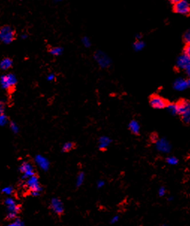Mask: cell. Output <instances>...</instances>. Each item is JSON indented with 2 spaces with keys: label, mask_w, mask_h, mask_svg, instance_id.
<instances>
[{
  "label": "cell",
  "mask_w": 190,
  "mask_h": 226,
  "mask_svg": "<svg viewBox=\"0 0 190 226\" xmlns=\"http://www.w3.org/2000/svg\"><path fill=\"white\" fill-rule=\"evenodd\" d=\"M174 11L181 15H188L190 13V4L187 0H181L174 4Z\"/></svg>",
  "instance_id": "7"
},
{
  "label": "cell",
  "mask_w": 190,
  "mask_h": 226,
  "mask_svg": "<svg viewBox=\"0 0 190 226\" xmlns=\"http://www.w3.org/2000/svg\"><path fill=\"white\" fill-rule=\"evenodd\" d=\"M178 104L182 121L186 124H190V101L188 100H181L178 101Z\"/></svg>",
  "instance_id": "3"
},
{
  "label": "cell",
  "mask_w": 190,
  "mask_h": 226,
  "mask_svg": "<svg viewBox=\"0 0 190 226\" xmlns=\"http://www.w3.org/2000/svg\"><path fill=\"white\" fill-rule=\"evenodd\" d=\"M5 104L2 101L0 100V115L2 114H5Z\"/></svg>",
  "instance_id": "32"
},
{
  "label": "cell",
  "mask_w": 190,
  "mask_h": 226,
  "mask_svg": "<svg viewBox=\"0 0 190 226\" xmlns=\"http://www.w3.org/2000/svg\"><path fill=\"white\" fill-rule=\"evenodd\" d=\"M27 187L31 191V194L33 196H38L40 195V192L42 191V187L39 184L38 178L36 175H33L27 179L26 180Z\"/></svg>",
  "instance_id": "4"
},
{
  "label": "cell",
  "mask_w": 190,
  "mask_h": 226,
  "mask_svg": "<svg viewBox=\"0 0 190 226\" xmlns=\"http://www.w3.org/2000/svg\"><path fill=\"white\" fill-rule=\"evenodd\" d=\"M165 194H166V189H165V186H160L158 189V196L159 197H163V196H165Z\"/></svg>",
  "instance_id": "27"
},
{
  "label": "cell",
  "mask_w": 190,
  "mask_h": 226,
  "mask_svg": "<svg viewBox=\"0 0 190 226\" xmlns=\"http://www.w3.org/2000/svg\"><path fill=\"white\" fill-rule=\"evenodd\" d=\"M150 105L154 109H163L166 108L168 105V101L161 96L158 94H153L149 100Z\"/></svg>",
  "instance_id": "6"
},
{
  "label": "cell",
  "mask_w": 190,
  "mask_h": 226,
  "mask_svg": "<svg viewBox=\"0 0 190 226\" xmlns=\"http://www.w3.org/2000/svg\"><path fill=\"white\" fill-rule=\"evenodd\" d=\"M158 139H159V136L156 134V133H153V134L151 135V136H150V139H151V141L154 142V143Z\"/></svg>",
  "instance_id": "35"
},
{
  "label": "cell",
  "mask_w": 190,
  "mask_h": 226,
  "mask_svg": "<svg viewBox=\"0 0 190 226\" xmlns=\"http://www.w3.org/2000/svg\"><path fill=\"white\" fill-rule=\"evenodd\" d=\"M172 87L174 90L177 91H183L189 88L188 79L183 78V77H178L175 79L173 82Z\"/></svg>",
  "instance_id": "9"
},
{
  "label": "cell",
  "mask_w": 190,
  "mask_h": 226,
  "mask_svg": "<svg viewBox=\"0 0 190 226\" xmlns=\"http://www.w3.org/2000/svg\"><path fill=\"white\" fill-rule=\"evenodd\" d=\"M8 117L5 114L0 115V126H4L8 123Z\"/></svg>",
  "instance_id": "26"
},
{
  "label": "cell",
  "mask_w": 190,
  "mask_h": 226,
  "mask_svg": "<svg viewBox=\"0 0 190 226\" xmlns=\"http://www.w3.org/2000/svg\"><path fill=\"white\" fill-rule=\"evenodd\" d=\"M19 171L23 173V178L28 179L30 177L35 175V172L31 163L24 162L19 166Z\"/></svg>",
  "instance_id": "10"
},
{
  "label": "cell",
  "mask_w": 190,
  "mask_h": 226,
  "mask_svg": "<svg viewBox=\"0 0 190 226\" xmlns=\"http://www.w3.org/2000/svg\"><path fill=\"white\" fill-rule=\"evenodd\" d=\"M165 162L169 165H176L179 163V159L175 156H168L165 158Z\"/></svg>",
  "instance_id": "20"
},
{
  "label": "cell",
  "mask_w": 190,
  "mask_h": 226,
  "mask_svg": "<svg viewBox=\"0 0 190 226\" xmlns=\"http://www.w3.org/2000/svg\"><path fill=\"white\" fill-rule=\"evenodd\" d=\"M183 39H184V41L186 44H190V29H189L188 31H186L185 32L184 35H183Z\"/></svg>",
  "instance_id": "30"
},
{
  "label": "cell",
  "mask_w": 190,
  "mask_h": 226,
  "mask_svg": "<svg viewBox=\"0 0 190 226\" xmlns=\"http://www.w3.org/2000/svg\"><path fill=\"white\" fill-rule=\"evenodd\" d=\"M160 226H169V225L168 224H166V223H164V224H162Z\"/></svg>",
  "instance_id": "42"
},
{
  "label": "cell",
  "mask_w": 190,
  "mask_h": 226,
  "mask_svg": "<svg viewBox=\"0 0 190 226\" xmlns=\"http://www.w3.org/2000/svg\"><path fill=\"white\" fill-rule=\"evenodd\" d=\"M10 127H11V129L12 131H13L14 133H18V131H19V127H18V126L17 125L16 123L13 122V121L10 122Z\"/></svg>",
  "instance_id": "29"
},
{
  "label": "cell",
  "mask_w": 190,
  "mask_h": 226,
  "mask_svg": "<svg viewBox=\"0 0 190 226\" xmlns=\"http://www.w3.org/2000/svg\"><path fill=\"white\" fill-rule=\"evenodd\" d=\"M17 83V79L13 73H7L2 76L0 78L1 86L8 91H12L14 90Z\"/></svg>",
  "instance_id": "1"
},
{
  "label": "cell",
  "mask_w": 190,
  "mask_h": 226,
  "mask_svg": "<svg viewBox=\"0 0 190 226\" xmlns=\"http://www.w3.org/2000/svg\"><path fill=\"white\" fill-rule=\"evenodd\" d=\"M56 2H62V1H63V0H56Z\"/></svg>",
  "instance_id": "44"
},
{
  "label": "cell",
  "mask_w": 190,
  "mask_h": 226,
  "mask_svg": "<svg viewBox=\"0 0 190 226\" xmlns=\"http://www.w3.org/2000/svg\"><path fill=\"white\" fill-rule=\"evenodd\" d=\"M82 42L85 47H89L91 46V40L88 37L85 36L82 38Z\"/></svg>",
  "instance_id": "28"
},
{
  "label": "cell",
  "mask_w": 190,
  "mask_h": 226,
  "mask_svg": "<svg viewBox=\"0 0 190 226\" xmlns=\"http://www.w3.org/2000/svg\"><path fill=\"white\" fill-rule=\"evenodd\" d=\"M47 80L48 81H53L55 80V79H56V75L54 74L53 73H50V74L47 76Z\"/></svg>",
  "instance_id": "34"
},
{
  "label": "cell",
  "mask_w": 190,
  "mask_h": 226,
  "mask_svg": "<svg viewBox=\"0 0 190 226\" xmlns=\"http://www.w3.org/2000/svg\"><path fill=\"white\" fill-rule=\"evenodd\" d=\"M5 204L7 206L8 212H14L18 213L19 211V207L16 204L15 200L12 198H7L5 200Z\"/></svg>",
  "instance_id": "14"
},
{
  "label": "cell",
  "mask_w": 190,
  "mask_h": 226,
  "mask_svg": "<svg viewBox=\"0 0 190 226\" xmlns=\"http://www.w3.org/2000/svg\"><path fill=\"white\" fill-rule=\"evenodd\" d=\"M13 65V61L10 58H4L2 61H0V69L6 71L12 67Z\"/></svg>",
  "instance_id": "18"
},
{
  "label": "cell",
  "mask_w": 190,
  "mask_h": 226,
  "mask_svg": "<svg viewBox=\"0 0 190 226\" xmlns=\"http://www.w3.org/2000/svg\"><path fill=\"white\" fill-rule=\"evenodd\" d=\"M94 59L97 61L98 65L103 68H106L111 65L110 58L102 51H97L94 53Z\"/></svg>",
  "instance_id": "8"
},
{
  "label": "cell",
  "mask_w": 190,
  "mask_h": 226,
  "mask_svg": "<svg viewBox=\"0 0 190 226\" xmlns=\"http://www.w3.org/2000/svg\"><path fill=\"white\" fill-rule=\"evenodd\" d=\"M8 226H24L23 222H22L19 219H15L13 222H11L10 224L8 225Z\"/></svg>",
  "instance_id": "25"
},
{
  "label": "cell",
  "mask_w": 190,
  "mask_h": 226,
  "mask_svg": "<svg viewBox=\"0 0 190 226\" xmlns=\"http://www.w3.org/2000/svg\"><path fill=\"white\" fill-rule=\"evenodd\" d=\"M13 188L11 186H5V187L2 190V193L5 194L7 196H9V195L12 194L13 193Z\"/></svg>",
  "instance_id": "24"
},
{
  "label": "cell",
  "mask_w": 190,
  "mask_h": 226,
  "mask_svg": "<svg viewBox=\"0 0 190 226\" xmlns=\"http://www.w3.org/2000/svg\"><path fill=\"white\" fill-rule=\"evenodd\" d=\"M21 38L23 39H26L27 38V35L26 34H23V35H21Z\"/></svg>",
  "instance_id": "40"
},
{
  "label": "cell",
  "mask_w": 190,
  "mask_h": 226,
  "mask_svg": "<svg viewBox=\"0 0 190 226\" xmlns=\"http://www.w3.org/2000/svg\"><path fill=\"white\" fill-rule=\"evenodd\" d=\"M128 128L133 134L138 135L140 133L141 126L139 122L137 120L133 119V120L130 121L128 124Z\"/></svg>",
  "instance_id": "15"
},
{
  "label": "cell",
  "mask_w": 190,
  "mask_h": 226,
  "mask_svg": "<svg viewBox=\"0 0 190 226\" xmlns=\"http://www.w3.org/2000/svg\"><path fill=\"white\" fill-rule=\"evenodd\" d=\"M145 47V43L142 40H136L133 44V49L136 52H140Z\"/></svg>",
  "instance_id": "19"
},
{
  "label": "cell",
  "mask_w": 190,
  "mask_h": 226,
  "mask_svg": "<svg viewBox=\"0 0 190 226\" xmlns=\"http://www.w3.org/2000/svg\"><path fill=\"white\" fill-rule=\"evenodd\" d=\"M85 179V174L84 172H81L78 174V176L77 178V186H80L82 184H83V181H84Z\"/></svg>",
  "instance_id": "23"
},
{
  "label": "cell",
  "mask_w": 190,
  "mask_h": 226,
  "mask_svg": "<svg viewBox=\"0 0 190 226\" xmlns=\"http://www.w3.org/2000/svg\"><path fill=\"white\" fill-rule=\"evenodd\" d=\"M170 2H171V3H173V4H175V3H176V2H179V1H181V0H169Z\"/></svg>",
  "instance_id": "39"
},
{
  "label": "cell",
  "mask_w": 190,
  "mask_h": 226,
  "mask_svg": "<svg viewBox=\"0 0 190 226\" xmlns=\"http://www.w3.org/2000/svg\"><path fill=\"white\" fill-rule=\"evenodd\" d=\"M155 148L157 151L162 153H169L171 151L172 146H171V142L165 137H161L158 139L155 142Z\"/></svg>",
  "instance_id": "5"
},
{
  "label": "cell",
  "mask_w": 190,
  "mask_h": 226,
  "mask_svg": "<svg viewBox=\"0 0 190 226\" xmlns=\"http://www.w3.org/2000/svg\"><path fill=\"white\" fill-rule=\"evenodd\" d=\"M51 208L52 211L57 214H62L64 212V205L62 201L58 198H53L51 200V204H50Z\"/></svg>",
  "instance_id": "12"
},
{
  "label": "cell",
  "mask_w": 190,
  "mask_h": 226,
  "mask_svg": "<svg viewBox=\"0 0 190 226\" xmlns=\"http://www.w3.org/2000/svg\"><path fill=\"white\" fill-rule=\"evenodd\" d=\"M36 164L44 171H47L50 168V162L46 157L41 155H37L35 158Z\"/></svg>",
  "instance_id": "13"
},
{
  "label": "cell",
  "mask_w": 190,
  "mask_h": 226,
  "mask_svg": "<svg viewBox=\"0 0 190 226\" xmlns=\"http://www.w3.org/2000/svg\"><path fill=\"white\" fill-rule=\"evenodd\" d=\"M190 65V58L186 56L184 53L181 54L177 57L176 60V67L179 70H186V68Z\"/></svg>",
  "instance_id": "11"
},
{
  "label": "cell",
  "mask_w": 190,
  "mask_h": 226,
  "mask_svg": "<svg viewBox=\"0 0 190 226\" xmlns=\"http://www.w3.org/2000/svg\"><path fill=\"white\" fill-rule=\"evenodd\" d=\"M97 185L98 188H101L105 185V182H104L103 180H99L97 183Z\"/></svg>",
  "instance_id": "36"
},
{
  "label": "cell",
  "mask_w": 190,
  "mask_h": 226,
  "mask_svg": "<svg viewBox=\"0 0 190 226\" xmlns=\"http://www.w3.org/2000/svg\"><path fill=\"white\" fill-rule=\"evenodd\" d=\"M49 52H50V53L51 54V55H52V56H58L62 54V52H63V49H62V47H59V46L52 47L49 50Z\"/></svg>",
  "instance_id": "21"
},
{
  "label": "cell",
  "mask_w": 190,
  "mask_h": 226,
  "mask_svg": "<svg viewBox=\"0 0 190 226\" xmlns=\"http://www.w3.org/2000/svg\"><path fill=\"white\" fill-rule=\"evenodd\" d=\"M165 109L170 114L173 115H180V106L178 102L177 103H169Z\"/></svg>",
  "instance_id": "16"
},
{
  "label": "cell",
  "mask_w": 190,
  "mask_h": 226,
  "mask_svg": "<svg viewBox=\"0 0 190 226\" xmlns=\"http://www.w3.org/2000/svg\"><path fill=\"white\" fill-rule=\"evenodd\" d=\"M185 72H186V76L189 77V79L190 78V65L186 67V70H185Z\"/></svg>",
  "instance_id": "37"
},
{
  "label": "cell",
  "mask_w": 190,
  "mask_h": 226,
  "mask_svg": "<svg viewBox=\"0 0 190 226\" xmlns=\"http://www.w3.org/2000/svg\"><path fill=\"white\" fill-rule=\"evenodd\" d=\"M188 84H189V88H190V78L188 79Z\"/></svg>",
  "instance_id": "43"
},
{
  "label": "cell",
  "mask_w": 190,
  "mask_h": 226,
  "mask_svg": "<svg viewBox=\"0 0 190 226\" xmlns=\"http://www.w3.org/2000/svg\"><path fill=\"white\" fill-rule=\"evenodd\" d=\"M173 199H174V198H173L172 196H170V197H169V198H168V201H172Z\"/></svg>",
  "instance_id": "41"
},
{
  "label": "cell",
  "mask_w": 190,
  "mask_h": 226,
  "mask_svg": "<svg viewBox=\"0 0 190 226\" xmlns=\"http://www.w3.org/2000/svg\"><path fill=\"white\" fill-rule=\"evenodd\" d=\"M118 220H119V216L115 215V216L112 217V218L111 219L110 223H111V224H115V223H116L117 222H118Z\"/></svg>",
  "instance_id": "33"
},
{
  "label": "cell",
  "mask_w": 190,
  "mask_h": 226,
  "mask_svg": "<svg viewBox=\"0 0 190 226\" xmlns=\"http://www.w3.org/2000/svg\"><path fill=\"white\" fill-rule=\"evenodd\" d=\"M183 53L190 58V44H186L183 49Z\"/></svg>",
  "instance_id": "31"
},
{
  "label": "cell",
  "mask_w": 190,
  "mask_h": 226,
  "mask_svg": "<svg viewBox=\"0 0 190 226\" xmlns=\"http://www.w3.org/2000/svg\"><path fill=\"white\" fill-rule=\"evenodd\" d=\"M75 146H76V144L74 143V142H66V143L64 144L63 146H62V151L63 152L70 151L71 150L74 149Z\"/></svg>",
  "instance_id": "22"
},
{
  "label": "cell",
  "mask_w": 190,
  "mask_h": 226,
  "mask_svg": "<svg viewBox=\"0 0 190 226\" xmlns=\"http://www.w3.org/2000/svg\"><path fill=\"white\" fill-rule=\"evenodd\" d=\"M99 143H98V148L100 150H106V148L110 145L111 142V139L108 136H101L99 139Z\"/></svg>",
  "instance_id": "17"
},
{
  "label": "cell",
  "mask_w": 190,
  "mask_h": 226,
  "mask_svg": "<svg viewBox=\"0 0 190 226\" xmlns=\"http://www.w3.org/2000/svg\"><path fill=\"white\" fill-rule=\"evenodd\" d=\"M16 38L15 30L10 26H4L0 28V40L4 44H11Z\"/></svg>",
  "instance_id": "2"
},
{
  "label": "cell",
  "mask_w": 190,
  "mask_h": 226,
  "mask_svg": "<svg viewBox=\"0 0 190 226\" xmlns=\"http://www.w3.org/2000/svg\"><path fill=\"white\" fill-rule=\"evenodd\" d=\"M142 35L141 34H137L136 35V40H142Z\"/></svg>",
  "instance_id": "38"
}]
</instances>
